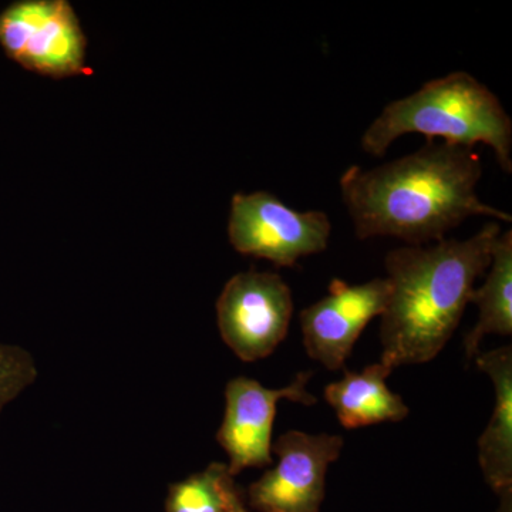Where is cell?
Returning a JSON list of instances; mask_svg holds the SVG:
<instances>
[{
	"label": "cell",
	"mask_w": 512,
	"mask_h": 512,
	"mask_svg": "<svg viewBox=\"0 0 512 512\" xmlns=\"http://www.w3.org/2000/svg\"><path fill=\"white\" fill-rule=\"evenodd\" d=\"M481 177L474 148L427 141L416 153L372 170L352 165L339 185L357 238H399L419 247L441 241L467 218L512 221L478 198Z\"/></svg>",
	"instance_id": "1"
},
{
	"label": "cell",
	"mask_w": 512,
	"mask_h": 512,
	"mask_svg": "<svg viewBox=\"0 0 512 512\" xmlns=\"http://www.w3.org/2000/svg\"><path fill=\"white\" fill-rule=\"evenodd\" d=\"M500 222H488L466 241L407 245L384 259L389 301L380 323L383 365L390 369L427 363L453 338L474 284L491 264Z\"/></svg>",
	"instance_id": "2"
},
{
	"label": "cell",
	"mask_w": 512,
	"mask_h": 512,
	"mask_svg": "<svg viewBox=\"0 0 512 512\" xmlns=\"http://www.w3.org/2000/svg\"><path fill=\"white\" fill-rule=\"evenodd\" d=\"M423 134L427 140L494 151L504 173H512V120L500 99L467 72H454L424 83L416 93L394 100L367 128L363 151L383 157L397 138Z\"/></svg>",
	"instance_id": "3"
},
{
	"label": "cell",
	"mask_w": 512,
	"mask_h": 512,
	"mask_svg": "<svg viewBox=\"0 0 512 512\" xmlns=\"http://www.w3.org/2000/svg\"><path fill=\"white\" fill-rule=\"evenodd\" d=\"M0 46L23 69L66 79L90 76L87 39L66 0H22L0 13Z\"/></svg>",
	"instance_id": "4"
},
{
	"label": "cell",
	"mask_w": 512,
	"mask_h": 512,
	"mask_svg": "<svg viewBox=\"0 0 512 512\" xmlns=\"http://www.w3.org/2000/svg\"><path fill=\"white\" fill-rule=\"evenodd\" d=\"M332 222L323 211H298L271 192L232 197L228 238L239 254L292 268L303 256L328 248Z\"/></svg>",
	"instance_id": "5"
},
{
	"label": "cell",
	"mask_w": 512,
	"mask_h": 512,
	"mask_svg": "<svg viewBox=\"0 0 512 512\" xmlns=\"http://www.w3.org/2000/svg\"><path fill=\"white\" fill-rule=\"evenodd\" d=\"M292 313L291 288L275 272H239L217 301L221 338L242 362L272 355L288 335Z\"/></svg>",
	"instance_id": "6"
},
{
	"label": "cell",
	"mask_w": 512,
	"mask_h": 512,
	"mask_svg": "<svg viewBox=\"0 0 512 512\" xmlns=\"http://www.w3.org/2000/svg\"><path fill=\"white\" fill-rule=\"evenodd\" d=\"M342 448V436L286 431L272 444L278 463L249 487V505L261 512H319L326 473Z\"/></svg>",
	"instance_id": "7"
},
{
	"label": "cell",
	"mask_w": 512,
	"mask_h": 512,
	"mask_svg": "<svg viewBox=\"0 0 512 512\" xmlns=\"http://www.w3.org/2000/svg\"><path fill=\"white\" fill-rule=\"evenodd\" d=\"M312 372H301L289 386L268 389L248 377H235L225 389L224 420L217 434L227 451L228 471L238 476L245 468H262L274 463L272 429L279 400L313 406L318 399L308 392Z\"/></svg>",
	"instance_id": "8"
},
{
	"label": "cell",
	"mask_w": 512,
	"mask_h": 512,
	"mask_svg": "<svg viewBox=\"0 0 512 512\" xmlns=\"http://www.w3.org/2000/svg\"><path fill=\"white\" fill-rule=\"evenodd\" d=\"M389 295L387 278L360 285L333 279L328 295L299 315L308 355L330 372L342 370L370 320L383 315Z\"/></svg>",
	"instance_id": "9"
},
{
	"label": "cell",
	"mask_w": 512,
	"mask_h": 512,
	"mask_svg": "<svg viewBox=\"0 0 512 512\" xmlns=\"http://www.w3.org/2000/svg\"><path fill=\"white\" fill-rule=\"evenodd\" d=\"M478 369L490 376L495 404L478 440V461L487 484L500 498L498 512H512V348L478 353Z\"/></svg>",
	"instance_id": "10"
},
{
	"label": "cell",
	"mask_w": 512,
	"mask_h": 512,
	"mask_svg": "<svg viewBox=\"0 0 512 512\" xmlns=\"http://www.w3.org/2000/svg\"><path fill=\"white\" fill-rule=\"evenodd\" d=\"M393 369L382 362L367 366L363 372L345 370L338 382L325 389V400L335 410L345 429L397 423L409 416V407L399 394L390 392L386 380Z\"/></svg>",
	"instance_id": "11"
},
{
	"label": "cell",
	"mask_w": 512,
	"mask_h": 512,
	"mask_svg": "<svg viewBox=\"0 0 512 512\" xmlns=\"http://www.w3.org/2000/svg\"><path fill=\"white\" fill-rule=\"evenodd\" d=\"M470 303H476L480 316L476 328L464 339L467 362L476 359L483 339L491 333L512 335V231L500 234L491 254L490 272L481 288L471 293Z\"/></svg>",
	"instance_id": "12"
},
{
	"label": "cell",
	"mask_w": 512,
	"mask_h": 512,
	"mask_svg": "<svg viewBox=\"0 0 512 512\" xmlns=\"http://www.w3.org/2000/svg\"><path fill=\"white\" fill-rule=\"evenodd\" d=\"M232 484L228 464L212 463L201 473L170 485L165 512H227Z\"/></svg>",
	"instance_id": "13"
},
{
	"label": "cell",
	"mask_w": 512,
	"mask_h": 512,
	"mask_svg": "<svg viewBox=\"0 0 512 512\" xmlns=\"http://www.w3.org/2000/svg\"><path fill=\"white\" fill-rule=\"evenodd\" d=\"M35 359L20 346L0 342V414L37 379Z\"/></svg>",
	"instance_id": "14"
},
{
	"label": "cell",
	"mask_w": 512,
	"mask_h": 512,
	"mask_svg": "<svg viewBox=\"0 0 512 512\" xmlns=\"http://www.w3.org/2000/svg\"><path fill=\"white\" fill-rule=\"evenodd\" d=\"M227 512H249L242 501L237 484H232L228 493Z\"/></svg>",
	"instance_id": "15"
}]
</instances>
